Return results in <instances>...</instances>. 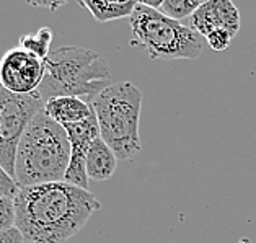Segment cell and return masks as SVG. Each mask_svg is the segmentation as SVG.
I'll return each instance as SVG.
<instances>
[{"mask_svg": "<svg viewBox=\"0 0 256 243\" xmlns=\"http://www.w3.org/2000/svg\"><path fill=\"white\" fill-rule=\"evenodd\" d=\"M70 162V142L66 129L40 111L20 139L15 155L18 188L64 182Z\"/></svg>", "mask_w": 256, "mask_h": 243, "instance_id": "2", "label": "cell"}, {"mask_svg": "<svg viewBox=\"0 0 256 243\" xmlns=\"http://www.w3.org/2000/svg\"><path fill=\"white\" fill-rule=\"evenodd\" d=\"M190 28L206 38L216 30H224L232 36L240 30V12L230 0H209L202 2L190 16Z\"/></svg>", "mask_w": 256, "mask_h": 243, "instance_id": "9", "label": "cell"}, {"mask_svg": "<svg viewBox=\"0 0 256 243\" xmlns=\"http://www.w3.org/2000/svg\"><path fill=\"white\" fill-rule=\"evenodd\" d=\"M0 243H24V238L20 230L14 227L0 232Z\"/></svg>", "mask_w": 256, "mask_h": 243, "instance_id": "18", "label": "cell"}, {"mask_svg": "<svg viewBox=\"0 0 256 243\" xmlns=\"http://www.w3.org/2000/svg\"><path fill=\"white\" fill-rule=\"evenodd\" d=\"M199 0H158L155 10L170 20L180 22L186 16H191L201 7Z\"/></svg>", "mask_w": 256, "mask_h": 243, "instance_id": "14", "label": "cell"}, {"mask_svg": "<svg viewBox=\"0 0 256 243\" xmlns=\"http://www.w3.org/2000/svg\"><path fill=\"white\" fill-rule=\"evenodd\" d=\"M118 158L102 137L93 142L86 155V176L93 182H106L114 175Z\"/></svg>", "mask_w": 256, "mask_h": 243, "instance_id": "11", "label": "cell"}, {"mask_svg": "<svg viewBox=\"0 0 256 243\" xmlns=\"http://www.w3.org/2000/svg\"><path fill=\"white\" fill-rule=\"evenodd\" d=\"M44 110L38 93L16 95L0 85V166L15 180V155L31 120Z\"/></svg>", "mask_w": 256, "mask_h": 243, "instance_id": "6", "label": "cell"}, {"mask_svg": "<svg viewBox=\"0 0 256 243\" xmlns=\"http://www.w3.org/2000/svg\"><path fill=\"white\" fill-rule=\"evenodd\" d=\"M44 77V60L23 51L8 49L0 59V85L16 95L36 93Z\"/></svg>", "mask_w": 256, "mask_h": 243, "instance_id": "7", "label": "cell"}, {"mask_svg": "<svg viewBox=\"0 0 256 243\" xmlns=\"http://www.w3.org/2000/svg\"><path fill=\"white\" fill-rule=\"evenodd\" d=\"M90 104L98 121L100 137L116 158H134L142 147L139 137L142 92L130 82L111 84Z\"/></svg>", "mask_w": 256, "mask_h": 243, "instance_id": "4", "label": "cell"}, {"mask_svg": "<svg viewBox=\"0 0 256 243\" xmlns=\"http://www.w3.org/2000/svg\"><path fill=\"white\" fill-rule=\"evenodd\" d=\"M15 201L14 198L0 196V232L15 227Z\"/></svg>", "mask_w": 256, "mask_h": 243, "instance_id": "15", "label": "cell"}, {"mask_svg": "<svg viewBox=\"0 0 256 243\" xmlns=\"http://www.w3.org/2000/svg\"><path fill=\"white\" fill-rule=\"evenodd\" d=\"M80 5L88 10L96 22L108 23L126 16L130 18L137 2H134V0H126V2H110V0H104V2H84V0H80Z\"/></svg>", "mask_w": 256, "mask_h": 243, "instance_id": "12", "label": "cell"}, {"mask_svg": "<svg viewBox=\"0 0 256 243\" xmlns=\"http://www.w3.org/2000/svg\"><path fill=\"white\" fill-rule=\"evenodd\" d=\"M132 46H142L152 60L157 59H196L204 49L201 34L181 22L158 14L142 2H137L130 15Z\"/></svg>", "mask_w": 256, "mask_h": 243, "instance_id": "5", "label": "cell"}, {"mask_svg": "<svg viewBox=\"0 0 256 243\" xmlns=\"http://www.w3.org/2000/svg\"><path fill=\"white\" fill-rule=\"evenodd\" d=\"M18 190L20 188H18L15 180L12 178L2 166H0V196H7V198L15 199Z\"/></svg>", "mask_w": 256, "mask_h": 243, "instance_id": "17", "label": "cell"}, {"mask_svg": "<svg viewBox=\"0 0 256 243\" xmlns=\"http://www.w3.org/2000/svg\"><path fill=\"white\" fill-rule=\"evenodd\" d=\"M15 227L30 243H66L102 208L90 191L66 182L20 188Z\"/></svg>", "mask_w": 256, "mask_h": 243, "instance_id": "1", "label": "cell"}, {"mask_svg": "<svg viewBox=\"0 0 256 243\" xmlns=\"http://www.w3.org/2000/svg\"><path fill=\"white\" fill-rule=\"evenodd\" d=\"M110 85V66L98 52L78 46H62L44 59V77L36 93L44 103L59 96H76L92 103Z\"/></svg>", "mask_w": 256, "mask_h": 243, "instance_id": "3", "label": "cell"}, {"mask_svg": "<svg viewBox=\"0 0 256 243\" xmlns=\"http://www.w3.org/2000/svg\"><path fill=\"white\" fill-rule=\"evenodd\" d=\"M206 41L210 49H214L217 52H222L230 46V41H232V36H230L227 31L224 30H216L206 36Z\"/></svg>", "mask_w": 256, "mask_h": 243, "instance_id": "16", "label": "cell"}, {"mask_svg": "<svg viewBox=\"0 0 256 243\" xmlns=\"http://www.w3.org/2000/svg\"><path fill=\"white\" fill-rule=\"evenodd\" d=\"M52 38H54V31L49 26H41L40 30H36L34 33L22 34L20 38H18V48L44 60L48 56L51 54Z\"/></svg>", "mask_w": 256, "mask_h": 243, "instance_id": "13", "label": "cell"}, {"mask_svg": "<svg viewBox=\"0 0 256 243\" xmlns=\"http://www.w3.org/2000/svg\"><path fill=\"white\" fill-rule=\"evenodd\" d=\"M62 128L66 129L68 142H70V162H68L64 182L88 191L90 180L86 176L85 165H86V155H88L92 144L100 137L96 116L93 114L85 121L66 124Z\"/></svg>", "mask_w": 256, "mask_h": 243, "instance_id": "8", "label": "cell"}, {"mask_svg": "<svg viewBox=\"0 0 256 243\" xmlns=\"http://www.w3.org/2000/svg\"><path fill=\"white\" fill-rule=\"evenodd\" d=\"M44 113L60 126L85 121L95 114L92 104L76 96H59L44 103Z\"/></svg>", "mask_w": 256, "mask_h": 243, "instance_id": "10", "label": "cell"}]
</instances>
